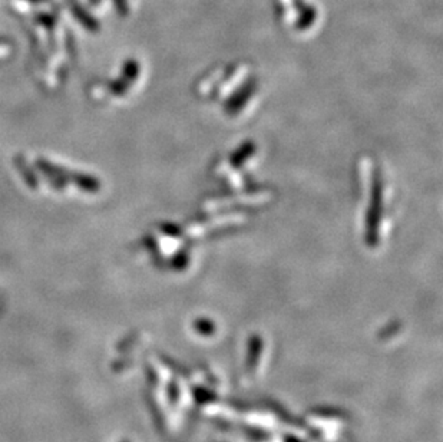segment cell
Listing matches in <instances>:
<instances>
[{
	"instance_id": "obj_1",
	"label": "cell",
	"mask_w": 443,
	"mask_h": 442,
	"mask_svg": "<svg viewBox=\"0 0 443 442\" xmlns=\"http://www.w3.org/2000/svg\"><path fill=\"white\" fill-rule=\"evenodd\" d=\"M32 2H40V0H32Z\"/></svg>"
}]
</instances>
